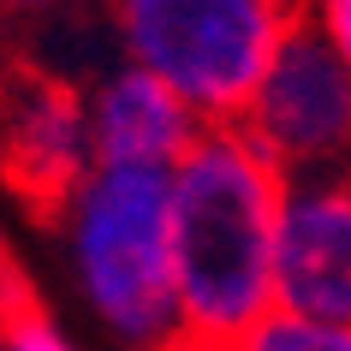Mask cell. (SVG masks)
I'll return each mask as SVG.
<instances>
[{"label":"cell","instance_id":"cell-11","mask_svg":"<svg viewBox=\"0 0 351 351\" xmlns=\"http://www.w3.org/2000/svg\"><path fill=\"white\" fill-rule=\"evenodd\" d=\"M280 6H286V12H298V19H304V6H310V0H280Z\"/></svg>","mask_w":351,"mask_h":351},{"label":"cell","instance_id":"cell-10","mask_svg":"<svg viewBox=\"0 0 351 351\" xmlns=\"http://www.w3.org/2000/svg\"><path fill=\"white\" fill-rule=\"evenodd\" d=\"M310 6H315L310 24L333 42V48H346V54H351V0H310Z\"/></svg>","mask_w":351,"mask_h":351},{"label":"cell","instance_id":"cell-9","mask_svg":"<svg viewBox=\"0 0 351 351\" xmlns=\"http://www.w3.org/2000/svg\"><path fill=\"white\" fill-rule=\"evenodd\" d=\"M0 351H72V339L36 310L19 286H6V292H0Z\"/></svg>","mask_w":351,"mask_h":351},{"label":"cell","instance_id":"cell-7","mask_svg":"<svg viewBox=\"0 0 351 351\" xmlns=\"http://www.w3.org/2000/svg\"><path fill=\"white\" fill-rule=\"evenodd\" d=\"M197 113L179 95L155 84L149 72L125 66L84 101V137H90V167H137V173H167L191 143H197Z\"/></svg>","mask_w":351,"mask_h":351},{"label":"cell","instance_id":"cell-2","mask_svg":"<svg viewBox=\"0 0 351 351\" xmlns=\"http://www.w3.org/2000/svg\"><path fill=\"white\" fill-rule=\"evenodd\" d=\"M60 208L90 310L137 351L185 346L167 250V173L90 167Z\"/></svg>","mask_w":351,"mask_h":351},{"label":"cell","instance_id":"cell-8","mask_svg":"<svg viewBox=\"0 0 351 351\" xmlns=\"http://www.w3.org/2000/svg\"><path fill=\"white\" fill-rule=\"evenodd\" d=\"M221 351H351V333L328 328V322H304V315L268 310L262 322H250L239 339H226Z\"/></svg>","mask_w":351,"mask_h":351},{"label":"cell","instance_id":"cell-6","mask_svg":"<svg viewBox=\"0 0 351 351\" xmlns=\"http://www.w3.org/2000/svg\"><path fill=\"white\" fill-rule=\"evenodd\" d=\"M0 167L42 208H60L90 173L84 101L48 77L19 72L0 90Z\"/></svg>","mask_w":351,"mask_h":351},{"label":"cell","instance_id":"cell-5","mask_svg":"<svg viewBox=\"0 0 351 351\" xmlns=\"http://www.w3.org/2000/svg\"><path fill=\"white\" fill-rule=\"evenodd\" d=\"M274 310L351 322V197L339 179H286L274 226Z\"/></svg>","mask_w":351,"mask_h":351},{"label":"cell","instance_id":"cell-12","mask_svg":"<svg viewBox=\"0 0 351 351\" xmlns=\"http://www.w3.org/2000/svg\"><path fill=\"white\" fill-rule=\"evenodd\" d=\"M6 6H60V0H6Z\"/></svg>","mask_w":351,"mask_h":351},{"label":"cell","instance_id":"cell-4","mask_svg":"<svg viewBox=\"0 0 351 351\" xmlns=\"http://www.w3.org/2000/svg\"><path fill=\"white\" fill-rule=\"evenodd\" d=\"M232 125L286 173V179H322V167L346 155L351 137V60L333 48L310 19H292L286 42L274 48L268 72L244 101Z\"/></svg>","mask_w":351,"mask_h":351},{"label":"cell","instance_id":"cell-13","mask_svg":"<svg viewBox=\"0 0 351 351\" xmlns=\"http://www.w3.org/2000/svg\"><path fill=\"white\" fill-rule=\"evenodd\" d=\"M167 351H197V346H167Z\"/></svg>","mask_w":351,"mask_h":351},{"label":"cell","instance_id":"cell-3","mask_svg":"<svg viewBox=\"0 0 351 351\" xmlns=\"http://www.w3.org/2000/svg\"><path fill=\"white\" fill-rule=\"evenodd\" d=\"M298 12L280 0H119L131 66L179 95L197 125H232Z\"/></svg>","mask_w":351,"mask_h":351},{"label":"cell","instance_id":"cell-1","mask_svg":"<svg viewBox=\"0 0 351 351\" xmlns=\"http://www.w3.org/2000/svg\"><path fill=\"white\" fill-rule=\"evenodd\" d=\"M286 173L239 125H203L167 167V250L179 339L221 351L274 310V226Z\"/></svg>","mask_w":351,"mask_h":351}]
</instances>
